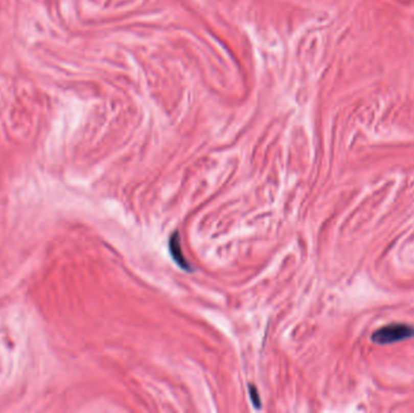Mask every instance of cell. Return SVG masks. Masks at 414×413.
<instances>
[{"label":"cell","mask_w":414,"mask_h":413,"mask_svg":"<svg viewBox=\"0 0 414 413\" xmlns=\"http://www.w3.org/2000/svg\"><path fill=\"white\" fill-rule=\"evenodd\" d=\"M169 247H170V254H171V256H172L173 261H175L176 263L178 264V267L182 268L183 270H187V271L192 270V265H190L188 262H187V260L184 258V256H183L182 247H180V239H179L178 233H175V234H172V237H171V239H170Z\"/></svg>","instance_id":"obj_2"},{"label":"cell","mask_w":414,"mask_h":413,"mask_svg":"<svg viewBox=\"0 0 414 413\" xmlns=\"http://www.w3.org/2000/svg\"><path fill=\"white\" fill-rule=\"evenodd\" d=\"M414 336V327L406 324H391L384 326L373 333L372 339L377 344H391L401 342L403 339L412 338Z\"/></svg>","instance_id":"obj_1"},{"label":"cell","mask_w":414,"mask_h":413,"mask_svg":"<svg viewBox=\"0 0 414 413\" xmlns=\"http://www.w3.org/2000/svg\"><path fill=\"white\" fill-rule=\"evenodd\" d=\"M249 394H251V399H252L253 405H255V407H256V406H257V408L261 407V400H259L257 389L253 388V386L251 385V386H249Z\"/></svg>","instance_id":"obj_3"}]
</instances>
